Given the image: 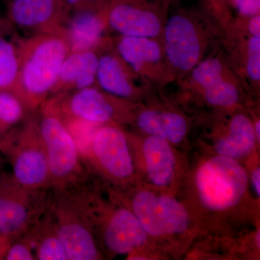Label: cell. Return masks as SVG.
<instances>
[{
  "instance_id": "9c48e42d",
  "label": "cell",
  "mask_w": 260,
  "mask_h": 260,
  "mask_svg": "<svg viewBox=\"0 0 260 260\" xmlns=\"http://www.w3.org/2000/svg\"><path fill=\"white\" fill-rule=\"evenodd\" d=\"M171 5L168 0H105L107 29L122 37L160 38Z\"/></svg>"
},
{
  "instance_id": "5bb4252c",
  "label": "cell",
  "mask_w": 260,
  "mask_h": 260,
  "mask_svg": "<svg viewBox=\"0 0 260 260\" xmlns=\"http://www.w3.org/2000/svg\"><path fill=\"white\" fill-rule=\"evenodd\" d=\"M222 45L231 67L243 85L259 89L260 38L229 25L224 29Z\"/></svg>"
},
{
  "instance_id": "ac0fdd59",
  "label": "cell",
  "mask_w": 260,
  "mask_h": 260,
  "mask_svg": "<svg viewBox=\"0 0 260 260\" xmlns=\"http://www.w3.org/2000/svg\"><path fill=\"white\" fill-rule=\"evenodd\" d=\"M101 51L70 52L61 64L50 97L96 85L98 64Z\"/></svg>"
},
{
  "instance_id": "30bf717a",
  "label": "cell",
  "mask_w": 260,
  "mask_h": 260,
  "mask_svg": "<svg viewBox=\"0 0 260 260\" xmlns=\"http://www.w3.org/2000/svg\"><path fill=\"white\" fill-rule=\"evenodd\" d=\"M116 52L145 86L162 87L176 81L169 68L160 38H112Z\"/></svg>"
},
{
  "instance_id": "7c38bea8",
  "label": "cell",
  "mask_w": 260,
  "mask_h": 260,
  "mask_svg": "<svg viewBox=\"0 0 260 260\" xmlns=\"http://www.w3.org/2000/svg\"><path fill=\"white\" fill-rule=\"evenodd\" d=\"M88 146L84 160L88 157L114 179L122 180L133 175L127 139L120 128L109 124L98 126Z\"/></svg>"
},
{
  "instance_id": "d4e9b609",
  "label": "cell",
  "mask_w": 260,
  "mask_h": 260,
  "mask_svg": "<svg viewBox=\"0 0 260 260\" xmlns=\"http://www.w3.org/2000/svg\"><path fill=\"white\" fill-rule=\"evenodd\" d=\"M32 113L16 94L0 91V136L21 124Z\"/></svg>"
},
{
  "instance_id": "1f68e13d",
  "label": "cell",
  "mask_w": 260,
  "mask_h": 260,
  "mask_svg": "<svg viewBox=\"0 0 260 260\" xmlns=\"http://www.w3.org/2000/svg\"><path fill=\"white\" fill-rule=\"evenodd\" d=\"M254 126V131H255L256 138H258V140H260V121H256L255 126Z\"/></svg>"
},
{
  "instance_id": "8fae6325",
  "label": "cell",
  "mask_w": 260,
  "mask_h": 260,
  "mask_svg": "<svg viewBox=\"0 0 260 260\" xmlns=\"http://www.w3.org/2000/svg\"><path fill=\"white\" fill-rule=\"evenodd\" d=\"M54 96L61 115L98 126L119 119L129 104V100L111 95L96 85Z\"/></svg>"
},
{
  "instance_id": "7a4b0ae2",
  "label": "cell",
  "mask_w": 260,
  "mask_h": 260,
  "mask_svg": "<svg viewBox=\"0 0 260 260\" xmlns=\"http://www.w3.org/2000/svg\"><path fill=\"white\" fill-rule=\"evenodd\" d=\"M15 42L20 59L18 95L36 112L50 97L70 46L59 34H32Z\"/></svg>"
},
{
  "instance_id": "e0dca14e",
  "label": "cell",
  "mask_w": 260,
  "mask_h": 260,
  "mask_svg": "<svg viewBox=\"0 0 260 260\" xmlns=\"http://www.w3.org/2000/svg\"><path fill=\"white\" fill-rule=\"evenodd\" d=\"M103 223V241L114 254H129L146 241V232L127 208L114 210L107 215Z\"/></svg>"
},
{
  "instance_id": "d6a6232c",
  "label": "cell",
  "mask_w": 260,
  "mask_h": 260,
  "mask_svg": "<svg viewBox=\"0 0 260 260\" xmlns=\"http://www.w3.org/2000/svg\"><path fill=\"white\" fill-rule=\"evenodd\" d=\"M256 243H257L258 246H260V233L259 231L256 234Z\"/></svg>"
},
{
  "instance_id": "4dcf8cb0",
  "label": "cell",
  "mask_w": 260,
  "mask_h": 260,
  "mask_svg": "<svg viewBox=\"0 0 260 260\" xmlns=\"http://www.w3.org/2000/svg\"><path fill=\"white\" fill-rule=\"evenodd\" d=\"M252 182L258 196L260 195V171L256 169L252 174Z\"/></svg>"
},
{
  "instance_id": "2e32d148",
  "label": "cell",
  "mask_w": 260,
  "mask_h": 260,
  "mask_svg": "<svg viewBox=\"0 0 260 260\" xmlns=\"http://www.w3.org/2000/svg\"><path fill=\"white\" fill-rule=\"evenodd\" d=\"M107 30L104 4L99 9L82 10L70 15L65 23L64 37L70 52L102 51L112 43V38L104 35Z\"/></svg>"
},
{
  "instance_id": "836d02e7",
  "label": "cell",
  "mask_w": 260,
  "mask_h": 260,
  "mask_svg": "<svg viewBox=\"0 0 260 260\" xmlns=\"http://www.w3.org/2000/svg\"><path fill=\"white\" fill-rule=\"evenodd\" d=\"M4 30H5V27L3 26V25H1V24H0V34H5V32L4 31Z\"/></svg>"
},
{
  "instance_id": "f546056e",
  "label": "cell",
  "mask_w": 260,
  "mask_h": 260,
  "mask_svg": "<svg viewBox=\"0 0 260 260\" xmlns=\"http://www.w3.org/2000/svg\"><path fill=\"white\" fill-rule=\"evenodd\" d=\"M68 13L102 8L105 0H64Z\"/></svg>"
},
{
  "instance_id": "6da1fadb",
  "label": "cell",
  "mask_w": 260,
  "mask_h": 260,
  "mask_svg": "<svg viewBox=\"0 0 260 260\" xmlns=\"http://www.w3.org/2000/svg\"><path fill=\"white\" fill-rule=\"evenodd\" d=\"M224 29L205 8L181 9L168 16L160 40L176 81L207 57L215 43L222 42Z\"/></svg>"
},
{
  "instance_id": "7402d4cb",
  "label": "cell",
  "mask_w": 260,
  "mask_h": 260,
  "mask_svg": "<svg viewBox=\"0 0 260 260\" xmlns=\"http://www.w3.org/2000/svg\"><path fill=\"white\" fill-rule=\"evenodd\" d=\"M254 126L244 114L236 115L229 124V135L219 140L216 150L220 155L236 159L246 156L254 148Z\"/></svg>"
},
{
  "instance_id": "cb8c5ba5",
  "label": "cell",
  "mask_w": 260,
  "mask_h": 260,
  "mask_svg": "<svg viewBox=\"0 0 260 260\" xmlns=\"http://www.w3.org/2000/svg\"><path fill=\"white\" fill-rule=\"evenodd\" d=\"M0 34V91L18 93L20 59L16 42Z\"/></svg>"
},
{
  "instance_id": "4fadbf2b",
  "label": "cell",
  "mask_w": 260,
  "mask_h": 260,
  "mask_svg": "<svg viewBox=\"0 0 260 260\" xmlns=\"http://www.w3.org/2000/svg\"><path fill=\"white\" fill-rule=\"evenodd\" d=\"M69 15L64 0H11L8 6L10 23L30 35L64 36Z\"/></svg>"
},
{
  "instance_id": "e575fe53",
  "label": "cell",
  "mask_w": 260,
  "mask_h": 260,
  "mask_svg": "<svg viewBox=\"0 0 260 260\" xmlns=\"http://www.w3.org/2000/svg\"><path fill=\"white\" fill-rule=\"evenodd\" d=\"M168 1L169 2V3H171V4H172V3H174V2H175L176 0H168Z\"/></svg>"
},
{
  "instance_id": "44dd1931",
  "label": "cell",
  "mask_w": 260,
  "mask_h": 260,
  "mask_svg": "<svg viewBox=\"0 0 260 260\" xmlns=\"http://www.w3.org/2000/svg\"><path fill=\"white\" fill-rule=\"evenodd\" d=\"M143 153L152 182L158 186L169 184L174 176L175 160L167 140L151 135L145 140Z\"/></svg>"
},
{
  "instance_id": "d6986e66",
  "label": "cell",
  "mask_w": 260,
  "mask_h": 260,
  "mask_svg": "<svg viewBox=\"0 0 260 260\" xmlns=\"http://www.w3.org/2000/svg\"><path fill=\"white\" fill-rule=\"evenodd\" d=\"M34 254L38 260H69L50 208L48 207L30 229Z\"/></svg>"
},
{
  "instance_id": "8992f818",
  "label": "cell",
  "mask_w": 260,
  "mask_h": 260,
  "mask_svg": "<svg viewBox=\"0 0 260 260\" xmlns=\"http://www.w3.org/2000/svg\"><path fill=\"white\" fill-rule=\"evenodd\" d=\"M52 191H32L13 176L0 186V242L9 245L28 232L45 213Z\"/></svg>"
},
{
  "instance_id": "603a6c76",
  "label": "cell",
  "mask_w": 260,
  "mask_h": 260,
  "mask_svg": "<svg viewBox=\"0 0 260 260\" xmlns=\"http://www.w3.org/2000/svg\"><path fill=\"white\" fill-rule=\"evenodd\" d=\"M131 211L145 232L153 236L165 234L158 197L149 191L138 193L132 202Z\"/></svg>"
},
{
  "instance_id": "ffe728a7",
  "label": "cell",
  "mask_w": 260,
  "mask_h": 260,
  "mask_svg": "<svg viewBox=\"0 0 260 260\" xmlns=\"http://www.w3.org/2000/svg\"><path fill=\"white\" fill-rule=\"evenodd\" d=\"M136 123L144 133L160 137L173 143H180L188 129L187 122L180 114L155 109L142 111L137 117Z\"/></svg>"
},
{
  "instance_id": "52a82bcc",
  "label": "cell",
  "mask_w": 260,
  "mask_h": 260,
  "mask_svg": "<svg viewBox=\"0 0 260 260\" xmlns=\"http://www.w3.org/2000/svg\"><path fill=\"white\" fill-rule=\"evenodd\" d=\"M177 82L199 93L210 105L218 107L236 105L244 86L231 67L224 49L214 51Z\"/></svg>"
},
{
  "instance_id": "5b68a950",
  "label": "cell",
  "mask_w": 260,
  "mask_h": 260,
  "mask_svg": "<svg viewBox=\"0 0 260 260\" xmlns=\"http://www.w3.org/2000/svg\"><path fill=\"white\" fill-rule=\"evenodd\" d=\"M49 208L69 260L100 259L91 222L76 195L52 191Z\"/></svg>"
},
{
  "instance_id": "ba28073f",
  "label": "cell",
  "mask_w": 260,
  "mask_h": 260,
  "mask_svg": "<svg viewBox=\"0 0 260 260\" xmlns=\"http://www.w3.org/2000/svg\"><path fill=\"white\" fill-rule=\"evenodd\" d=\"M247 181L244 168L234 159L223 155L205 162L196 176L200 202L211 210L237 205L245 193Z\"/></svg>"
},
{
  "instance_id": "484cf974",
  "label": "cell",
  "mask_w": 260,
  "mask_h": 260,
  "mask_svg": "<svg viewBox=\"0 0 260 260\" xmlns=\"http://www.w3.org/2000/svg\"><path fill=\"white\" fill-rule=\"evenodd\" d=\"M165 234L181 233L187 229L189 217L183 205L167 195L158 197Z\"/></svg>"
},
{
  "instance_id": "277c9868",
  "label": "cell",
  "mask_w": 260,
  "mask_h": 260,
  "mask_svg": "<svg viewBox=\"0 0 260 260\" xmlns=\"http://www.w3.org/2000/svg\"><path fill=\"white\" fill-rule=\"evenodd\" d=\"M4 136L15 180L29 190L51 191L49 160L37 113Z\"/></svg>"
},
{
  "instance_id": "9a60e30c",
  "label": "cell",
  "mask_w": 260,
  "mask_h": 260,
  "mask_svg": "<svg viewBox=\"0 0 260 260\" xmlns=\"http://www.w3.org/2000/svg\"><path fill=\"white\" fill-rule=\"evenodd\" d=\"M95 85L111 95L129 101L143 93L145 86L114 49L112 39L99 54Z\"/></svg>"
},
{
  "instance_id": "4316f807",
  "label": "cell",
  "mask_w": 260,
  "mask_h": 260,
  "mask_svg": "<svg viewBox=\"0 0 260 260\" xmlns=\"http://www.w3.org/2000/svg\"><path fill=\"white\" fill-rule=\"evenodd\" d=\"M7 260H34V244L29 230L10 243L5 251Z\"/></svg>"
},
{
  "instance_id": "f1b7e54d",
  "label": "cell",
  "mask_w": 260,
  "mask_h": 260,
  "mask_svg": "<svg viewBox=\"0 0 260 260\" xmlns=\"http://www.w3.org/2000/svg\"><path fill=\"white\" fill-rule=\"evenodd\" d=\"M231 10H234L237 16L234 18H246L260 14V0H231Z\"/></svg>"
},
{
  "instance_id": "3957f363",
  "label": "cell",
  "mask_w": 260,
  "mask_h": 260,
  "mask_svg": "<svg viewBox=\"0 0 260 260\" xmlns=\"http://www.w3.org/2000/svg\"><path fill=\"white\" fill-rule=\"evenodd\" d=\"M50 169L51 191L68 190L87 182L86 164L65 124L56 98H48L37 112Z\"/></svg>"
},
{
  "instance_id": "83f0119b",
  "label": "cell",
  "mask_w": 260,
  "mask_h": 260,
  "mask_svg": "<svg viewBox=\"0 0 260 260\" xmlns=\"http://www.w3.org/2000/svg\"><path fill=\"white\" fill-rule=\"evenodd\" d=\"M205 8L223 28L232 19L231 0H201Z\"/></svg>"
}]
</instances>
